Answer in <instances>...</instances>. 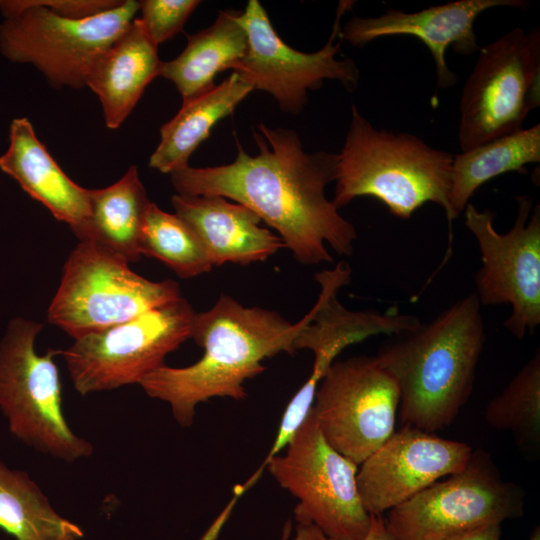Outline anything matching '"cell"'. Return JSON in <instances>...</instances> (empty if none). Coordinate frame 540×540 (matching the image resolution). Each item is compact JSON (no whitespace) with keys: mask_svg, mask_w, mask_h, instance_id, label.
<instances>
[{"mask_svg":"<svg viewBox=\"0 0 540 540\" xmlns=\"http://www.w3.org/2000/svg\"><path fill=\"white\" fill-rule=\"evenodd\" d=\"M258 130L253 132L259 149L255 156L237 140L230 164L172 172L177 194L217 195L246 206L278 232L301 264L332 263L326 245L338 255L351 256L356 228L325 195L335 178L336 154L306 152L290 129L260 123Z\"/></svg>","mask_w":540,"mask_h":540,"instance_id":"cell-1","label":"cell"},{"mask_svg":"<svg viewBox=\"0 0 540 540\" xmlns=\"http://www.w3.org/2000/svg\"><path fill=\"white\" fill-rule=\"evenodd\" d=\"M304 323L295 324L273 310L248 307L221 294L207 311L195 313L191 337L202 357L186 367L163 365L139 385L151 398L166 402L182 427L193 424L196 406L214 397L244 400V383L263 373V361L295 353L294 340Z\"/></svg>","mask_w":540,"mask_h":540,"instance_id":"cell-2","label":"cell"},{"mask_svg":"<svg viewBox=\"0 0 540 540\" xmlns=\"http://www.w3.org/2000/svg\"><path fill=\"white\" fill-rule=\"evenodd\" d=\"M397 336L375 357L397 383L402 424L429 433L448 427L472 393L486 340L476 293Z\"/></svg>","mask_w":540,"mask_h":540,"instance_id":"cell-3","label":"cell"},{"mask_svg":"<svg viewBox=\"0 0 540 540\" xmlns=\"http://www.w3.org/2000/svg\"><path fill=\"white\" fill-rule=\"evenodd\" d=\"M453 155L407 132L375 128L351 107L344 145L336 154L332 202L340 209L357 197H373L400 219L426 202L448 211Z\"/></svg>","mask_w":540,"mask_h":540,"instance_id":"cell-4","label":"cell"},{"mask_svg":"<svg viewBox=\"0 0 540 540\" xmlns=\"http://www.w3.org/2000/svg\"><path fill=\"white\" fill-rule=\"evenodd\" d=\"M139 1L86 19L61 17L34 0H0V53L36 67L55 88L86 86L99 57L130 26Z\"/></svg>","mask_w":540,"mask_h":540,"instance_id":"cell-5","label":"cell"},{"mask_svg":"<svg viewBox=\"0 0 540 540\" xmlns=\"http://www.w3.org/2000/svg\"><path fill=\"white\" fill-rule=\"evenodd\" d=\"M43 324L17 317L0 342V410L11 434L29 447L72 463L90 457L93 445L65 419L62 385L55 357L39 355L35 340Z\"/></svg>","mask_w":540,"mask_h":540,"instance_id":"cell-6","label":"cell"},{"mask_svg":"<svg viewBox=\"0 0 540 540\" xmlns=\"http://www.w3.org/2000/svg\"><path fill=\"white\" fill-rule=\"evenodd\" d=\"M265 467L298 500L296 523L312 524L334 540H361L366 535L371 514L358 492V465L326 441L312 410L284 453L263 462L247 482L235 488L233 500L255 484Z\"/></svg>","mask_w":540,"mask_h":540,"instance_id":"cell-7","label":"cell"},{"mask_svg":"<svg viewBox=\"0 0 540 540\" xmlns=\"http://www.w3.org/2000/svg\"><path fill=\"white\" fill-rule=\"evenodd\" d=\"M180 297L176 281L148 280L126 261L79 242L64 264L47 319L76 340Z\"/></svg>","mask_w":540,"mask_h":540,"instance_id":"cell-8","label":"cell"},{"mask_svg":"<svg viewBox=\"0 0 540 540\" xmlns=\"http://www.w3.org/2000/svg\"><path fill=\"white\" fill-rule=\"evenodd\" d=\"M540 29L517 27L485 44L462 90V151L515 133L540 104Z\"/></svg>","mask_w":540,"mask_h":540,"instance_id":"cell-9","label":"cell"},{"mask_svg":"<svg viewBox=\"0 0 540 540\" xmlns=\"http://www.w3.org/2000/svg\"><path fill=\"white\" fill-rule=\"evenodd\" d=\"M525 492L502 478L489 453H473L460 472L436 481L389 510L394 540H444L523 514Z\"/></svg>","mask_w":540,"mask_h":540,"instance_id":"cell-10","label":"cell"},{"mask_svg":"<svg viewBox=\"0 0 540 540\" xmlns=\"http://www.w3.org/2000/svg\"><path fill=\"white\" fill-rule=\"evenodd\" d=\"M182 296L131 320L82 336L61 351L75 390L85 396L139 384L191 337L195 315Z\"/></svg>","mask_w":540,"mask_h":540,"instance_id":"cell-11","label":"cell"},{"mask_svg":"<svg viewBox=\"0 0 540 540\" xmlns=\"http://www.w3.org/2000/svg\"><path fill=\"white\" fill-rule=\"evenodd\" d=\"M512 228L499 233L496 214L467 204L464 224L474 235L482 267L475 277L481 306L508 304L504 327L521 340L540 324V205L530 196H517Z\"/></svg>","mask_w":540,"mask_h":540,"instance_id":"cell-12","label":"cell"},{"mask_svg":"<svg viewBox=\"0 0 540 540\" xmlns=\"http://www.w3.org/2000/svg\"><path fill=\"white\" fill-rule=\"evenodd\" d=\"M351 267L339 262L332 269L314 275L320 286L315 305L304 316L294 340V348L314 355L309 378L288 403L266 460L279 454L309 414L316 390L339 354L348 346L380 335H400L419 326L415 315L396 311L350 310L338 299L340 289L350 283Z\"/></svg>","mask_w":540,"mask_h":540,"instance_id":"cell-13","label":"cell"},{"mask_svg":"<svg viewBox=\"0 0 540 540\" xmlns=\"http://www.w3.org/2000/svg\"><path fill=\"white\" fill-rule=\"evenodd\" d=\"M399 399L393 376L361 355L331 365L311 410L326 441L359 466L394 433Z\"/></svg>","mask_w":540,"mask_h":540,"instance_id":"cell-14","label":"cell"},{"mask_svg":"<svg viewBox=\"0 0 540 540\" xmlns=\"http://www.w3.org/2000/svg\"><path fill=\"white\" fill-rule=\"evenodd\" d=\"M353 3L340 2L326 44L316 52L305 53L291 48L279 37L259 1H248L239 15L248 48L233 72L254 90L272 95L279 107L291 114L304 108L307 91L320 88L324 80L339 81L348 91H354L360 76L357 65L350 58H337L342 44L340 21Z\"/></svg>","mask_w":540,"mask_h":540,"instance_id":"cell-15","label":"cell"},{"mask_svg":"<svg viewBox=\"0 0 540 540\" xmlns=\"http://www.w3.org/2000/svg\"><path fill=\"white\" fill-rule=\"evenodd\" d=\"M473 448L403 425L358 469L356 481L369 514L382 515L439 479L460 472Z\"/></svg>","mask_w":540,"mask_h":540,"instance_id":"cell-16","label":"cell"},{"mask_svg":"<svg viewBox=\"0 0 540 540\" xmlns=\"http://www.w3.org/2000/svg\"><path fill=\"white\" fill-rule=\"evenodd\" d=\"M526 8L525 0H457L417 12L388 9L378 17H353L341 27L340 37L353 46L388 36H412L420 39L433 56L437 85L449 88L458 77L446 62L449 46L461 55L478 52L474 23L484 11L493 7Z\"/></svg>","mask_w":540,"mask_h":540,"instance_id":"cell-17","label":"cell"},{"mask_svg":"<svg viewBox=\"0 0 540 540\" xmlns=\"http://www.w3.org/2000/svg\"><path fill=\"white\" fill-rule=\"evenodd\" d=\"M171 203L200 239L212 266L262 262L285 247L278 235L259 225L255 212L224 197L175 194Z\"/></svg>","mask_w":540,"mask_h":540,"instance_id":"cell-18","label":"cell"},{"mask_svg":"<svg viewBox=\"0 0 540 540\" xmlns=\"http://www.w3.org/2000/svg\"><path fill=\"white\" fill-rule=\"evenodd\" d=\"M0 169L57 220L66 223L74 235L86 223L90 210L89 189L79 186L64 173L27 118L12 120L9 145L0 156Z\"/></svg>","mask_w":540,"mask_h":540,"instance_id":"cell-19","label":"cell"},{"mask_svg":"<svg viewBox=\"0 0 540 540\" xmlns=\"http://www.w3.org/2000/svg\"><path fill=\"white\" fill-rule=\"evenodd\" d=\"M139 18L99 57L86 86L98 97L110 129L119 128L150 82L159 76L162 61Z\"/></svg>","mask_w":540,"mask_h":540,"instance_id":"cell-20","label":"cell"},{"mask_svg":"<svg viewBox=\"0 0 540 540\" xmlns=\"http://www.w3.org/2000/svg\"><path fill=\"white\" fill-rule=\"evenodd\" d=\"M89 217L75 234L79 242L92 244L127 263L141 258L140 236L151 201L132 165L115 183L89 189Z\"/></svg>","mask_w":540,"mask_h":540,"instance_id":"cell-21","label":"cell"},{"mask_svg":"<svg viewBox=\"0 0 540 540\" xmlns=\"http://www.w3.org/2000/svg\"><path fill=\"white\" fill-rule=\"evenodd\" d=\"M236 11H221L208 28L187 36L179 56L162 61L159 76L174 83L188 101L212 89L216 75L234 67L245 57L248 37Z\"/></svg>","mask_w":540,"mask_h":540,"instance_id":"cell-22","label":"cell"},{"mask_svg":"<svg viewBox=\"0 0 540 540\" xmlns=\"http://www.w3.org/2000/svg\"><path fill=\"white\" fill-rule=\"evenodd\" d=\"M253 90L233 72L219 85L182 102L177 114L160 128V142L150 156L149 167L171 174L189 166L190 156L209 137L214 125L232 114Z\"/></svg>","mask_w":540,"mask_h":540,"instance_id":"cell-23","label":"cell"},{"mask_svg":"<svg viewBox=\"0 0 540 540\" xmlns=\"http://www.w3.org/2000/svg\"><path fill=\"white\" fill-rule=\"evenodd\" d=\"M539 162V123L453 155L446 213L450 227L481 185L508 172L524 173L527 165Z\"/></svg>","mask_w":540,"mask_h":540,"instance_id":"cell-24","label":"cell"},{"mask_svg":"<svg viewBox=\"0 0 540 540\" xmlns=\"http://www.w3.org/2000/svg\"><path fill=\"white\" fill-rule=\"evenodd\" d=\"M0 529L16 540H79L77 524L59 515L29 474L0 460Z\"/></svg>","mask_w":540,"mask_h":540,"instance_id":"cell-25","label":"cell"},{"mask_svg":"<svg viewBox=\"0 0 540 540\" xmlns=\"http://www.w3.org/2000/svg\"><path fill=\"white\" fill-rule=\"evenodd\" d=\"M487 423L510 432L516 445L534 457L540 450V350L486 406Z\"/></svg>","mask_w":540,"mask_h":540,"instance_id":"cell-26","label":"cell"},{"mask_svg":"<svg viewBox=\"0 0 540 540\" xmlns=\"http://www.w3.org/2000/svg\"><path fill=\"white\" fill-rule=\"evenodd\" d=\"M139 250L141 255L161 261L182 279L194 278L213 267L192 228L153 202L146 213Z\"/></svg>","mask_w":540,"mask_h":540,"instance_id":"cell-27","label":"cell"},{"mask_svg":"<svg viewBox=\"0 0 540 540\" xmlns=\"http://www.w3.org/2000/svg\"><path fill=\"white\" fill-rule=\"evenodd\" d=\"M200 3L197 0L139 1V19L149 39L158 47L183 29Z\"/></svg>","mask_w":540,"mask_h":540,"instance_id":"cell-28","label":"cell"},{"mask_svg":"<svg viewBox=\"0 0 540 540\" xmlns=\"http://www.w3.org/2000/svg\"><path fill=\"white\" fill-rule=\"evenodd\" d=\"M36 4L69 19H86L108 11L122 0H34Z\"/></svg>","mask_w":540,"mask_h":540,"instance_id":"cell-29","label":"cell"},{"mask_svg":"<svg viewBox=\"0 0 540 540\" xmlns=\"http://www.w3.org/2000/svg\"><path fill=\"white\" fill-rule=\"evenodd\" d=\"M289 540H334L312 524L296 523ZM361 540H394L382 515L371 514L370 525Z\"/></svg>","mask_w":540,"mask_h":540,"instance_id":"cell-30","label":"cell"},{"mask_svg":"<svg viewBox=\"0 0 540 540\" xmlns=\"http://www.w3.org/2000/svg\"><path fill=\"white\" fill-rule=\"evenodd\" d=\"M500 525H488L467 532H463L444 540H500Z\"/></svg>","mask_w":540,"mask_h":540,"instance_id":"cell-31","label":"cell"},{"mask_svg":"<svg viewBox=\"0 0 540 540\" xmlns=\"http://www.w3.org/2000/svg\"><path fill=\"white\" fill-rule=\"evenodd\" d=\"M292 530H293L292 522L290 520H287L283 527L281 540H289Z\"/></svg>","mask_w":540,"mask_h":540,"instance_id":"cell-32","label":"cell"},{"mask_svg":"<svg viewBox=\"0 0 540 540\" xmlns=\"http://www.w3.org/2000/svg\"><path fill=\"white\" fill-rule=\"evenodd\" d=\"M528 540H540V527L539 526H536L533 529Z\"/></svg>","mask_w":540,"mask_h":540,"instance_id":"cell-33","label":"cell"}]
</instances>
